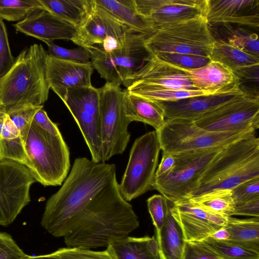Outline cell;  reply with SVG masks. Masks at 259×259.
<instances>
[{"mask_svg": "<svg viewBox=\"0 0 259 259\" xmlns=\"http://www.w3.org/2000/svg\"><path fill=\"white\" fill-rule=\"evenodd\" d=\"M15 59L10 50L6 27L0 19V77L10 69Z\"/></svg>", "mask_w": 259, "mask_h": 259, "instance_id": "42", "label": "cell"}, {"mask_svg": "<svg viewBox=\"0 0 259 259\" xmlns=\"http://www.w3.org/2000/svg\"><path fill=\"white\" fill-rule=\"evenodd\" d=\"M102 143V162L121 154L130 140L128 127L131 123L125 114V90L120 85L106 82L98 89Z\"/></svg>", "mask_w": 259, "mask_h": 259, "instance_id": "10", "label": "cell"}, {"mask_svg": "<svg viewBox=\"0 0 259 259\" xmlns=\"http://www.w3.org/2000/svg\"><path fill=\"white\" fill-rule=\"evenodd\" d=\"M161 150L171 154L223 148L255 135L256 131L241 133L210 132L198 127L194 121L165 119L156 131Z\"/></svg>", "mask_w": 259, "mask_h": 259, "instance_id": "7", "label": "cell"}, {"mask_svg": "<svg viewBox=\"0 0 259 259\" xmlns=\"http://www.w3.org/2000/svg\"><path fill=\"white\" fill-rule=\"evenodd\" d=\"M190 199L209 211L226 217H231L236 205L232 190L214 191Z\"/></svg>", "mask_w": 259, "mask_h": 259, "instance_id": "31", "label": "cell"}, {"mask_svg": "<svg viewBox=\"0 0 259 259\" xmlns=\"http://www.w3.org/2000/svg\"><path fill=\"white\" fill-rule=\"evenodd\" d=\"M222 148L174 154V168L169 174L155 178L154 189L172 203L190 198L202 175Z\"/></svg>", "mask_w": 259, "mask_h": 259, "instance_id": "9", "label": "cell"}, {"mask_svg": "<svg viewBox=\"0 0 259 259\" xmlns=\"http://www.w3.org/2000/svg\"><path fill=\"white\" fill-rule=\"evenodd\" d=\"M19 132L25 166L35 181L45 186L61 185L70 167L69 148L62 135H53L32 120Z\"/></svg>", "mask_w": 259, "mask_h": 259, "instance_id": "5", "label": "cell"}, {"mask_svg": "<svg viewBox=\"0 0 259 259\" xmlns=\"http://www.w3.org/2000/svg\"><path fill=\"white\" fill-rule=\"evenodd\" d=\"M209 238L218 241H227L229 240L230 235L224 227L215 231Z\"/></svg>", "mask_w": 259, "mask_h": 259, "instance_id": "50", "label": "cell"}, {"mask_svg": "<svg viewBox=\"0 0 259 259\" xmlns=\"http://www.w3.org/2000/svg\"><path fill=\"white\" fill-rule=\"evenodd\" d=\"M169 204L171 215L181 227L185 241H202L226 224L228 217L209 211L190 198Z\"/></svg>", "mask_w": 259, "mask_h": 259, "instance_id": "15", "label": "cell"}, {"mask_svg": "<svg viewBox=\"0 0 259 259\" xmlns=\"http://www.w3.org/2000/svg\"><path fill=\"white\" fill-rule=\"evenodd\" d=\"M130 28L95 0H92L90 8L77 27L76 35L72 41L88 50L100 47L109 38L123 40Z\"/></svg>", "mask_w": 259, "mask_h": 259, "instance_id": "14", "label": "cell"}, {"mask_svg": "<svg viewBox=\"0 0 259 259\" xmlns=\"http://www.w3.org/2000/svg\"><path fill=\"white\" fill-rule=\"evenodd\" d=\"M115 178V164L76 158L62 187L47 200L41 226L53 236L64 237L73 218Z\"/></svg>", "mask_w": 259, "mask_h": 259, "instance_id": "2", "label": "cell"}, {"mask_svg": "<svg viewBox=\"0 0 259 259\" xmlns=\"http://www.w3.org/2000/svg\"><path fill=\"white\" fill-rule=\"evenodd\" d=\"M124 106L128 121H139L150 125L157 131L165 121L162 108L156 102L130 93L125 90Z\"/></svg>", "mask_w": 259, "mask_h": 259, "instance_id": "23", "label": "cell"}, {"mask_svg": "<svg viewBox=\"0 0 259 259\" xmlns=\"http://www.w3.org/2000/svg\"><path fill=\"white\" fill-rule=\"evenodd\" d=\"M0 140H1V137H0Z\"/></svg>", "mask_w": 259, "mask_h": 259, "instance_id": "53", "label": "cell"}, {"mask_svg": "<svg viewBox=\"0 0 259 259\" xmlns=\"http://www.w3.org/2000/svg\"><path fill=\"white\" fill-rule=\"evenodd\" d=\"M90 54L91 64L101 77L106 82L120 85L122 84L118 69L112 52H108L97 47L88 50Z\"/></svg>", "mask_w": 259, "mask_h": 259, "instance_id": "32", "label": "cell"}, {"mask_svg": "<svg viewBox=\"0 0 259 259\" xmlns=\"http://www.w3.org/2000/svg\"><path fill=\"white\" fill-rule=\"evenodd\" d=\"M179 68L190 78L194 87L201 91L217 93L237 81L234 72L217 61H210L197 68Z\"/></svg>", "mask_w": 259, "mask_h": 259, "instance_id": "22", "label": "cell"}, {"mask_svg": "<svg viewBox=\"0 0 259 259\" xmlns=\"http://www.w3.org/2000/svg\"><path fill=\"white\" fill-rule=\"evenodd\" d=\"M96 2L130 28L150 34L154 30L137 12L134 0H95Z\"/></svg>", "mask_w": 259, "mask_h": 259, "instance_id": "28", "label": "cell"}, {"mask_svg": "<svg viewBox=\"0 0 259 259\" xmlns=\"http://www.w3.org/2000/svg\"><path fill=\"white\" fill-rule=\"evenodd\" d=\"M139 226L133 206L122 196L116 178L98 192L73 218L64 237L68 247H107Z\"/></svg>", "mask_w": 259, "mask_h": 259, "instance_id": "1", "label": "cell"}, {"mask_svg": "<svg viewBox=\"0 0 259 259\" xmlns=\"http://www.w3.org/2000/svg\"><path fill=\"white\" fill-rule=\"evenodd\" d=\"M147 203L148 211L155 228V234H158L165 223L169 210V202L161 194H155L147 199Z\"/></svg>", "mask_w": 259, "mask_h": 259, "instance_id": "35", "label": "cell"}, {"mask_svg": "<svg viewBox=\"0 0 259 259\" xmlns=\"http://www.w3.org/2000/svg\"><path fill=\"white\" fill-rule=\"evenodd\" d=\"M25 254L10 234L0 232V259H20Z\"/></svg>", "mask_w": 259, "mask_h": 259, "instance_id": "44", "label": "cell"}, {"mask_svg": "<svg viewBox=\"0 0 259 259\" xmlns=\"http://www.w3.org/2000/svg\"><path fill=\"white\" fill-rule=\"evenodd\" d=\"M8 160L25 165V154L20 137L11 140H0V160Z\"/></svg>", "mask_w": 259, "mask_h": 259, "instance_id": "39", "label": "cell"}, {"mask_svg": "<svg viewBox=\"0 0 259 259\" xmlns=\"http://www.w3.org/2000/svg\"><path fill=\"white\" fill-rule=\"evenodd\" d=\"M154 56L176 66L190 69L202 67L210 62L207 57L185 54L163 53Z\"/></svg>", "mask_w": 259, "mask_h": 259, "instance_id": "37", "label": "cell"}, {"mask_svg": "<svg viewBox=\"0 0 259 259\" xmlns=\"http://www.w3.org/2000/svg\"><path fill=\"white\" fill-rule=\"evenodd\" d=\"M159 259H165L161 251L159 250Z\"/></svg>", "mask_w": 259, "mask_h": 259, "instance_id": "52", "label": "cell"}, {"mask_svg": "<svg viewBox=\"0 0 259 259\" xmlns=\"http://www.w3.org/2000/svg\"><path fill=\"white\" fill-rule=\"evenodd\" d=\"M19 136V132L8 114L0 113L1 139L11 140Z\"/></svg>", "mask_w": 259, "mask_h": 259, "instance_id": "48", "label": "cell"}, {"mask_svg": "<svg viewBox=\"0 0 259 259\" xmlns=\"http://www.w3.org/2000/svg\"><path fill=\"white\" fill-rule=\"evenodd\" d=\"M227 42L248 53L259 56L258 36L255 33H249L243 30H237L232 33Z\"/></svg>", "mask_w": 259, "mask_h": 259, "instance_id": "40", "label": "cell"}, {"mask_svg": "<svg viewBox=\"0 0 259 259\" xmlns=\"http://www.w3.org/2000/svg\"><path fill=\"white\" fill-rule=\"evenodd\" d=\"M16 30L45 43L56 39L72 41L77 27L47 10H37L13 25Z\"/></svg>", "mask_w": 259, "mask_h": 259, "instance_id": "17", "label": "cell"}, {"mask_svg": "<svg viewBox=\"0 0 259 259\" xmlns=\"http://www.w3.org/2000/svg\"><path fill=\"white\" fill-rule=\"evenodd\" d=\"M32 121L44 130L53 135H61L57 124L50 119L47 113L43 108L40 109L35 113Z\"/></svg>", "mask_w": 259, "mask_h": 259, "instance_id": "46", "label": "cell"}, {"mask_svg": "<svg viewBox=\"0 0 259 259\" xmlns=\"http://www.w3.org/2000/svg\"><path fill=\"white\" fill-rule=\"evenodd\" d=\"M209 59L220 62L234 73L259 65V56L248 53L226 41L217 40Z\"/></svg>", "mask_w": 259, "mask_h": 259, "instance_id": "25", "label": "cell"}, {"mask_svg": "<svg viewBox=\"0 0 259 259\" xmlns=\"http://www.w3.org/2000/svg\"><path fill=\"white\" fill-rule=\"evenodd\" d=\"M236 205L259 197V178L250 179L232 190Z\"/></svg>", "mask_w": 259, "mask_h": 259, "instance_id": "43", "label": "cell"}, {"mask_svg": "<svg viewBox=\"0 0 259 259\" xmlns=\"http://www.w3.org/2000/svg\"><path fill=\"white\" fill-rule=\"evenodd\" d=\"M48 55L41 45L23 49L10 69L0 77V113L39 106L47 101L50 89L46 73Z\"/></svg>", "mask_w": 259, "mask_h": 259, "instance_id": "3", "label": "cell"}, {"mask_svg": "<svg viewBox=\"0 0 259 259\" xmlns=\"http://www.w3.org/2000/svg\"><path fill=\"white\" fill-rule=\"evenodd\" d=\"M136 9L155 29L205 16L206 0H134Z\"/></svg>", "mask_w": 259, "mask_h": 259, "instance_id": "13", "label": "cell"}, {"mask_svg": "<svg viewBox=\"0 0 259 259\" xmlns=\"http://www.w3.org/2000/svg\"><path fill=\"white\" fill-rule=\"evenodd\" d=\"M107 247L115 259H159L158 244L155 236H128L113 242Z\"/></svg>", "mask_w": 259, "mask_h": 259, "instance_id": "24", "label": "cell"}, {"mask_svg": "<svg viewBox=\"0 0 259 259\" xmlns=\"http://www.w3.org/2000/svg\"><path fill=\"white\" fill-rule=\"evenodd\" d=\"M257 178L259 139L254 135L221 149L202 175L190 198L217 190H232L245 181Z\"/></svg>", "mask_w": 259, "mask_h": 259, "instance_id": "4", "label": "cell"}, {"mask_svg": "<svg viewBox=\"0 0 259 259\" xmlns=\"http://www.w3.org/2000/svg\"><path fill=\"white\" fill-rule=\"evenodd\" d=\"M245 94L236 81L212 95L192 97L175 101L156 102L163 109L165 119L195 121L204 114Z\"/></svg>", "mask_w": 259, "mask_h": 259, "instance_id": "16", "label": "cell"}, {"mask_svg": "<svg viewBox=\"0 0 259 259\" xmlns=\"http://www.w3.org/2000/svg\"><path fill=\"white\" fill-rule=\"evenodd\" d=\"M208 23L236 24L258 29L259 0H206Z\"/></svg>", "mask_w": 259, "mask_h": 259, "instance_id": "19", "label": "cell"}, {"mask_svg": "<svg viewBox=\"0 0 259 259\" xmlns=\"http://www.w3.org/2000/svg\"><path fill=\"white\" fill-rule=\"evenodd\" d=\"M45 9L77 27L85 17L92 0H40Z\"/></svg>", "mask_w": 259, "mask_h": 259, "instance_id": "30", "label": "cell"}, {"mask_svg": "<svg viewBox=\"0 0 259 259\" xmlns=\"http://www.w3.org/2000/svg\"><path fill=\"white\" fill-rule=\"evenodd\" d=\"M176 158L174 154L163 153L160 163L155 172V177L163 176L169 174L174 168Z\"/></svg>", "mask_w": 259, "mask_h": 259, "instance_id": "49", "label": "cell"}, {"mask_svg": "<svg viewBox=\"0 0 259 259\" xmlns=\"http://www.w3.org/2000/svg\"><path fill=\"white\" fill-rule=\"evenodd\" d=\"M148 34L130 28L125 33L121 48L111 52L123 85L153 56L145 46Z\"/></svg>", "mask_w": 259, "mask_h": 259, "instance_id": "21", "label": "cell"}, {"mask_svg": "<svg viewBox=\"0 0 259 259\" xmlns=\"http://www.w3.org/2000/svg\"><path fill=\"white\" fill-rule=\"evenodd\" d=\"M182 259H223L203 241H186Z\"/></svg>", "mask_w": 259, "mask_h": 259, "instance_id": "41", "label": "cell"}, {"mask_svg": "<svg viewBox=\"0 0 259 259\" xmlns=\"http://www.w3.org/2000/svg\"><path fill=\"white\" fill-rule=\"evenodd\" d=\"M203 241L223 259H259V251L233 241H218L211 238Z\"/></svg>", "mask_w": 259, "mask_h": 259, "instance_id": "34", "label": "cell"}, {"mask_svg": "<svg viewBox=\"0 0 259 259\" xmlns=\"http://www.w3.org/2000/svg\"><path fill=\"white\" fill-rule=\"evenodd\" d=\"M48 47V55L55 58L75 62L88 63L90 62V54L86 49L79 47L69 49L60 47L53 41L46 42Z\"/></svg>", "mask_w": 259, "mask_h": 259, "instance_id": "38", "label": "cell"}, {"mask_svg": "<svg viewBox=\"0 0 259 259\" xmlns=\"http://www.w3.org/2000/svg\"><path fill=\"white\" fill-rule=\"evenodd\" d=\"M57 259H115L107 247L103 251H94L78 247L61 248L51 253Z\"/></svg>", "mask_w": 259, "mask_h": 259, "instance_id": "36", "label": "cell"}, {"mask_svg": "<svg viewBox=\"0 0 259 259\" xmlns=\"http://www.w3.org/2000/svg\"><path fill=\"white\" fill-rule=\"evenodd\" d=\"M20 259H57L55 257L52 253L45 254V255H40L36 256H31L27 254H25L22 258Z\"/></svg>", "mask_w": 259, "mask_h": 259, "instance_id": "51", "label": "cell"}, {"mask_svg": "<svg viewBox=\"0 0 259 259\" xmlns=\"http://www.w3.org/2000/svg\"><path fill=\"white\" fill-rule=\"evenodd\" d=\"M224 227L230 234V241L259 251V217L241 219L228 217Z\"/></svg>", "mask_w": 259, "mask_h": 259, "instance_id": "29", "label": "cell"}, {"mask_svg": "<svg viewBox=\"0 0 259 259\" xmlns=\"http://www.w3.org/2000/svg\"><path fill=\"white\" fill-rule=\"evenodd\" d=\"M91 62L83 63L62 60L48 55L46 78L51 89L62 100L71 88L91 86Z\"/></svg>", "mask_w": 259, "mask_h": 259, "instance_id": "18", "label": "cell"}, {"mask_svg": "<svg viewBox=\"0 0 259 259\" xmlns=\"http://www.w3.org/2000/svg\"><path fill=\"white\" fill-rule=\"evenodd\" d=\"M36 181L25 165L0 160V226L12 223L30 202V189Z\"/></svg>", "mask_w": 259, "mask_h": 259, "instance_id": "12", "label": "cell"}, {"mask_svg": "<svg viewBox=\"0 0 259 259\" xmlns=\"http://www.w3.org/2000/svg\"><path fill=\"white\" fill-rule=\"evenodd\" d=\"M155 236L165 259H182L186 241L181 227L171 215L170 206L164 225Z\"/></svg>", "mask_w": 259, "mask_h": 259, "instance_id": "27", "label": "cell"}, {"mask_svg": "<svg viewBox=\"0 0 259 259\" xmlns=\"http://www.w3.org/2000/svg\"><path fill=\"white\" fill-rule=\"evenodd\" d=\"M233 215L259 217V197L236 205L231 214Z\"/></svg>", "mask_w": 259, "mask_h": 259, "instance_id": "47", "label": "cell"}, {"mask_svg": "<svg viewBox=\"0 0 259 259\" xmlns=\"http://www.w3.org/2000/svg\"><path fill=\"white\" fill-rule=\"evenodd\" d=\"M135 81L174 89L198 90L179 67L154 56L141 69L134 72L124 85L127 88Z\"/></svg>", "mask_w": 259, "mask_h": 259, "instance_id": "20", "label": "cell"}, {"mask_svg": "<svg viewBox=\"0 0 259 259\" xmlns=\"http://www.w3.org/2000/svg\"><path fill=\"white\" fill-rule=\"evenodd\" d=\"M37 10H46L40 0H0V19L20 21Z\"/></svg>", "mask_w": 259, "mask_h": 259, "instance_id": "33", "label": "cell"}, {"mask_svg": "<svg viewBox=\"0 0 259 259\" xmlns=\"http://www.w3.org/2000/svg\"><path fill=\"white\" fill-rule=\"evenodd\" d=\"M210 132L241 133L259 127V98L247 94L239 96L204 114L194 121Z\"/></svg>", "mask_w": 259, "mask_h": 259, "instance_id": "11", "label": "cell"}, {"mask_svg": "<svg viewBox=\"0 0 259 259\" xmlns=\"http://www.w3.org/2000/svg\"><path fill=\"white\" fill-rule=\"evenodd\" d=\"M126 90L131 94L154 102L175 101L192 97L210 95L216 93L199 90L174 89L142 81L133 82Z\"/></svg>", "mask_w": 259, "mask_h": 259, "instance_id": "26", "label": "cell"}, {"mask_svg": "<svg viewBox=\"0 0 259 259\" xmlns=\"http://www.w3.org/2000/svg\"><path fill=\"white\" fill-rule=\"evenodd\" d=\"M160 150L156 131L146 133L134 142L125 172L119 184L120 192L127 202L154 189Z\"/></svg>", "mask_w": 259, "mask_h": 259, "instance_id": "8", "label": "cell"}, {"mask_svg": "<svg viewBox=\"0 0 259 259\" xmlns=\"http://www.w3.org/2000/svg\"><path fill=\"white\" fill-rule=\"evenodd\" d=\"M43 107L44 105L29 107L14 112L9 115L19 131L32 121L35 113Z\"/></svg>", "mask_w": 259, "mask_h": 259, "instance_id": "45", "label": "cell"}, {"mask_svg": "<svg viewBox=\"0 0 259 259\" xmlns=\"http://www.w3.org/2000/svg\"><path fill=\"white\" fill-rule=\"evenodd\" d=\"M215 41L205 16H201L155 29L147 35L145 46L153 56L168 53L209 58Z\"/></svg>", "mask_w": 259, "mask_h": 259, "instance_id": "6", "label": "cell"}]
</instances>
